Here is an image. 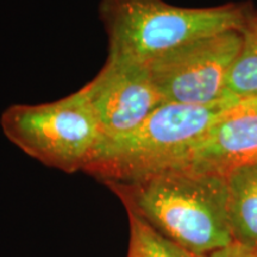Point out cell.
I'll list each match as a JSON object with an SVG mask.
<instances>
[{"label":"cell","instance_id":"1","mask_svg":"<svg viewBox=\"0 0 257 257\" xmlns=\"http://www.w3.org/2000/svg\"><path fill=\"white\" fill-rule=\"evenodd\" d=\"M154 229L197 256L233 243L226 176L189 168L105 184Z\"/></svg>","mask_w":257,"mask_h":257},{"label":"cell","instance_id":"2","mask_svg":"<svg viewBox=\"0 0 257 257\" xmlns=\"http://www.w3.org/2000/svg\"><path fill=\"white\" fill-rule=\"evenodd\" d=\"M236 104L195 106L163 102L134 131L101 138L83 172L107 182H130L182 168L214 121Z\"/></svg>","mask_w":257,"mask_h":257},{"label":"cell","instance_id":"3","mask_svg":"<svg viewBox=\"0 0 257 257\" xmlns=\"http://www.w3.org/2000/svg\"><path fill=\"white\" fill-rule=\"evenodd\" d=\"M246 6L181 8L165 0H101L99 17L107 35V60L144 64L168 51L219 32L240 31Z\"/></svg>","mask_w":257,"mask_h":257},{"label":"cell","instance_id":"4","mask_svg":"<svg viewBox=\"0 0 257 257\" xmlns=\"http://www.w3.org/2000/svg\"><path fill=\"white\" fill-rule=\"evenodd\" d=\"M6 138L43 163L66 173L85 169L101 131L81 91L40 105H12L3 112Z\"/></svg>","mask_w":257,"mask_h":257},{"label":"cell","instance_id":"5","mask_svg":"<svg viewBox=\"0 0 257 257\" xmlns=\"http://www.w3.org/2000/svg\"><path fill=\"white\" fill-rule=\"evenodd\" d=\"M242 47L240 31L192 41L146 64L165 102L208 106L224 101L231 68Z\"/></svg>","mask_w":257,"mask_h":257},{"label":"cell","instance_id":"6","mask_svg":"<svg viewBox=\"0 0 257 257\" xmlns=\"http://www.w3.org/2000/svg\"><path fill=\"white\" fill-rule=\"evenodd\" d=\"M80 91L95 115L101 138L131 133L165 102L147 67L124 61H106Z\"/></svg>","mask_w":257,"mask_h":257},{"label":"cell","instance_id":"7","mask_svg":"<svg viewBox=\"0 0 257 257\" xmlns=\"http://www.w3.org/2000/svg\"><path fill=\"white\" fill-rule=\"evenodd\" d=\"M252 162H257V112L232 107L211 125L182 168L226 176Z\"/></svg>","mask_w":257,"mask_h":257},{"label":"cell","instance_id":"8","mask_svg":"<svg viewBox=\"0 0 257 257\" xmlns=\"http://www.w3.org/2000/svg\"><path fill=\"white\" fill-rule=\"evenodd\" d=\"M233 242L257 251V162L226 175Z\"/></svg>","mask_w":257,"mask_h":257},{"label":"cell","instance_id":"9","mask_svg":"<svg viewBox=\"0 0 257 257\" xmlns=\"http://www.w3.org/2000/svg\"><path fill=\"white\" fill-rule=\"evenodd\" d=\"M242 47L231 68L224 99L233 104L257 96V16L250 15L242 30Z\"/></svg>","mask_w":257,"mask_h":257},{"label":"cell","instance_id":"10","mask_svg":"<svg viewBox=\"0 0 257 257\" xmlns=\"http://www.w3.org/2000/svg\"><path fill=\"white\" fill-rule=\"evenodd\" d=\"M126 212L130 225L127 257H201L159 232L136 213Z\"/></svg>","mask_w":257,"mask_h":257},{"label":"cell","instance_id":"11","mask_svg":"<svg viewBox=\"0 0 257 257\" xmlns=\"http://www.w3.org/2000/svg\"><path fill=\"white\" fill-rule=\"evenodd\" d=\"M204 257H257V251L245 248V246L233 242L230 245L217 250V251Z\"/></svg>","mask_w":257,"mask_h":257},{"label":"cell","instance_id":"12","mask_svg":"<svg viewBox=\"0 0 257 257\" xmlns=\"http://www.w3.org/2000/svg\"><path fill=\"white\" fill-rule=\"evenodd\" d=\"M233 108L240 111H250V112H257V96L251 99H248V100L240 101L234 106Z\"/></svg>","mask_w":257,"mask_h":257}]
</instances>
